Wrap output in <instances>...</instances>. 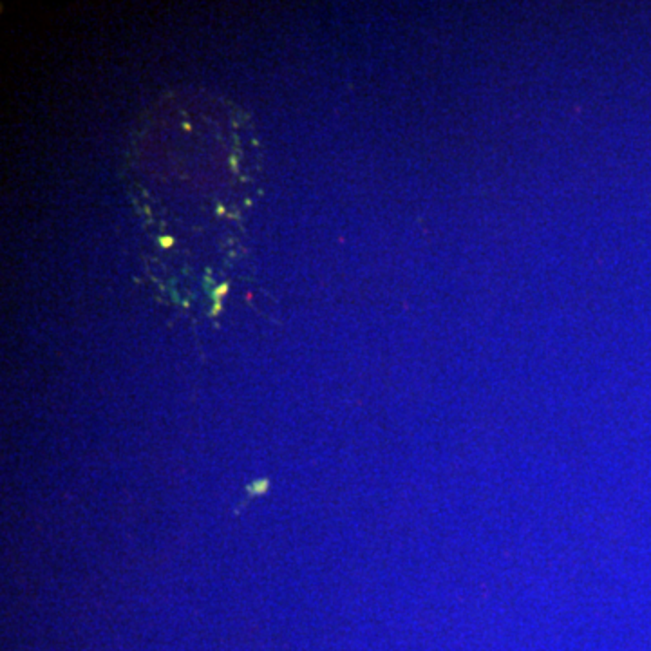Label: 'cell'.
<instances>
[{
	"label": "cell",
	"instance_id": "cell-1",
	"mask_svg": "<svg viewBox=\"0 0 651 651\" xmlns=\"http://www.w3.org/2000/svg\"><path fill=\"white\" fill-rule=\"evenodd\" d=\"M268 489V482H257V483H252L250 487H248V491L252 492V494H259V492H264Z\"/></svg>",
	"mask_w": 651,
	"mask_h": 651
}]
</instances>
